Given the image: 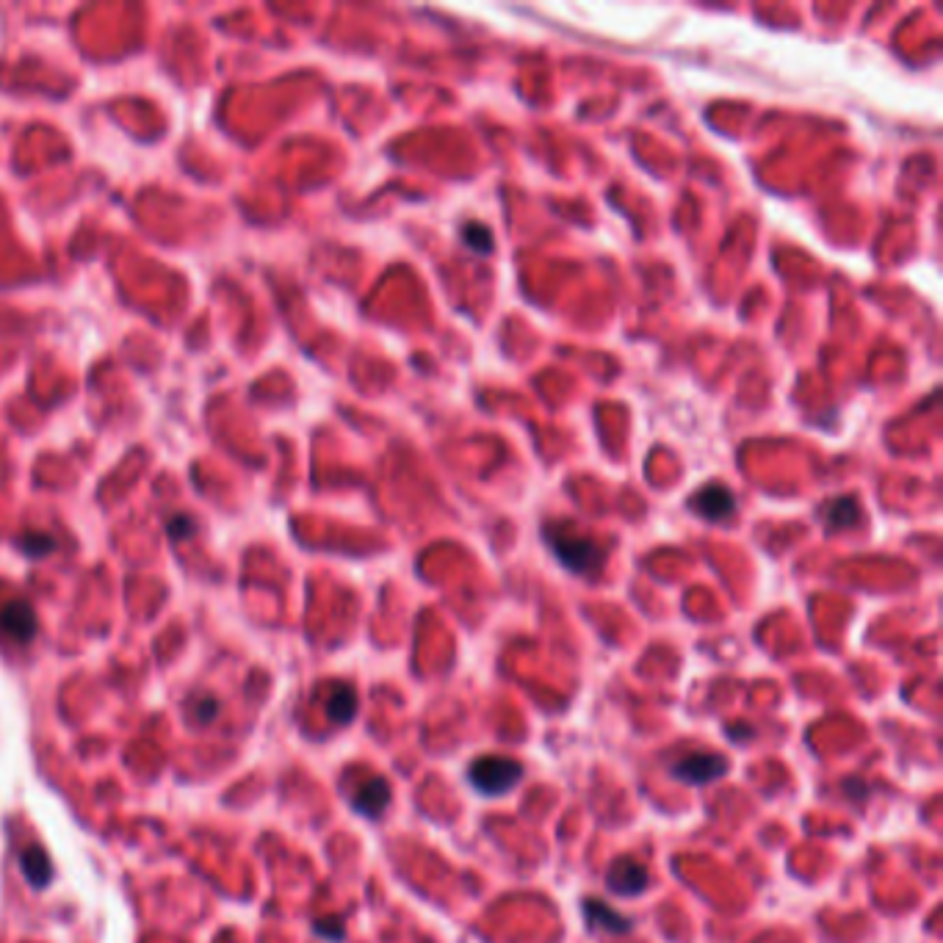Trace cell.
Masks as SVG:
<instances>
[{"label":"cell","mask_w":943,"mask_h":943,"mask_svg":"<svg viewBox=\"0 0 943 943\" xmlns=\"http://www.w3.org/2000/svg\"><path fill=\"white\" fill-rule=\"evenodd\" d=\"M543 537L550 545L556 559L568 570H574V574H596L603 565V556H607L603 548H598L596 539L585 537L568 523H548L543 528Z\"/></svg>","instance_id":"cell-1"},{"label":"cell","mask_w":943,"mask_h":943,"mask_svg":"<svg viewBox=\"0 0 943 943\" xmlns=\"http://www.w3.org/2000/svg\"><path fill=\"white\" fill-rule=\"evenodd\" d=\"M521 778L523 767L512 759H501V756H482L468 767V781L484 797H501V794L512 792Z\"/></svg>","instance_id":"cell-2"},{"label":"cell","mask_w":943,"mask_h":943,"mask_svg":"<svg viewBox=\"0 0 943 943\" xmlns=\"http://www.w3.org/2000/svg\"><path fill=\"white\" fill-rule=\"evenodd\" d=\"M725 772H728V759L719 752L706 750L689 752L673 764V778H678L681 783H689V786H708V783L719 781Z\"/></svg>","instance_id":"cell-3"},{"label":"cell","mask_w":943,"mask_h":943,"mask_svg":"<svg viewBox=\"0 0 943 943\" xmlns=\"http://www.w3.org/2000/svg\"><path fill=\"white\" fill-rule=\"evenodd\" d=\"M647 886H651V875H647L642 860L623 855L609 866L607 888L618 897H640L642 891H647Z\"/></svg>","instance_id":"cell-4"},{"label":"cell","mask_w":943,"mask_h":943,"mask_svg":"<svg viewBox=\"0 0 943 943\" xmlns=\"http://www.w3.org/2000/svg\"><path fill=\"white\" fill-rule=\"evenodd\" d=\"M692 506H695V512L700 517H706V521H725V517H730L736 512V495L730 493L728 487H722V484H708V487H703L700 493L692 499Z\"/></svg>","instance_id":"cell-5"},{"label":"cell","mask_w":943,"mask_h":943,"mask_svg":"<svg viewBox=\"0 0 943 943\" xmlns=\"http://www.w3.org/2000/svg\"><path fill=\"white\" fill-rule=\"evenodd\" d=\"M388 803H390V786L385 778H371L368 783H363V786L352 794V808L357 811L360 816H368V819L383 816L385 808H388Z\"/></svg>","instance_id":"cell-6"},{"label":"cell","mask_w":943,"mask_h":943,"mask_svg":"<svg viewBox=\"0 0 943 943\" xmlns=\"http://www.w3.org/2000/svg\"><path fill=\"white\" fill-rule=\"evenodd\" d=\"M0 625H3V631H7L12 640L31 642L36 634V614L34 609H31V603L12 601L0 612Z\"/></svg>","instance_id":"cell-7"},{"label":"cell","mask_w":943,"mask_h":943,"mask_svg":"<svg viewBox=\"0 0 943 943\" xmlns=\"http://www.w3.org/2000/svg\"><path fill=\"white\" fill-rule=\"evenodd\" d=\"M581 908H585L587 924L596 926V930H607L612 932V935H625V932H631V921L625 919L623 913H618L614 908H609L607 902H601V899H587Z\"/></svg>","instance_id":"cell-8"},{"label":"cell","mask_w":943,"mask_h":943,"mask_svg":"<svg viewBox=\"0 0 943 943\" xmlns=\"http://www.w3.org/2000/svg\"><path fill=\"white\" fill-rule=\"evenodd\" d=\"M20 869H23L25 880L31 882V888H47L53 880V864L51 858H47L45 849L40 847H31L23 849V855H20Z\"/></svg>","instance_id":"cell-9"},{"label":"cell","mask_w":943,"mask_h":943,"mask_svg":"<svg viewBox=\"0 0 943 943\" xmlns=\"http://www.w3.org/2000/svg\"><path fill=\"white\" fill-rule=\"evenodd\" d=\"M326 714H330L332 722L337 725L352 722L354 714H357V692L349 684H337L335 689H332L330 700H326Z\"/></svg>","instance_id":"cell-10"},{"label":"cell","mask_w":943,"mask_h":943,"mask_svg":"<svg viewBox=\"0 0 943 943\" xmlns=\"http://www.w3.org/2000/svg\"><path fill=\"white\" fill-rule=\"evenodd\" d=\"M855 517H858V501L849 499V495H847V499L833 501V504L827 506V523H831L833 528L849 526V523H853Z\"/></svg>","instance_id":"cell-11"},{"label":"cell","mask_w":943,"mask_h":943,"mask_svg":"<svg viewBox=\"0 0 943 943\" xmlns=\"http://www.w3.org/2000/svg\"><path fill=\"white\" fill-rule=\"evenodd\" d=\"M462 238H465L468 247L476 249V253H490V249H493V233L484 225H465Z\"/></svg>","instance_id":"cell-12"},{"label":"cell","mask_w":943,"mask_h":943,"mask_svg":"<svg viewBox=\"0 0 943 943\" xmlns=\"http://www.w3.org/2000/svg\"><path fill=\"white\" fill-rule=\"evenodd\" d=\"M23 550L31 556H45L47 550H53V539L51 537H40V534H29V537L23 539Z\"/></svg>","instance_id":"cell-13"},{"label":"cell","mask_w":943,"mask_h":943,"mask_svg":"<svg viewBox=\"0 0 943 943\" xmlns=\"http://www.w3.org/2000/svg\"><path fill=\"white\" fill-rule=\"evenodd\" d=\"M313 930L319 932L321 937H326V941H332V943L343 941V932H346V930H343L341 921H335V919H330V921H315Z\"/></svg>","instance_id":"cell-14"},{"label":"cell","mask_w":943,"mask_h":943,"mask_svg":"<svg viewBox=\"0 0 943 943\" xmlns=\"http://www.w3.org/2000/svg\"><path fill=\"white\" fill-rule=\"evenodd\" d=\"M194 521L189 515H174L172 521H169V534H172V537H192L194 534Z\"/></svg>","instance_id":"cell-15"},{"label":"cell","mask_w":943,"mask_h":943,"mask_svg":"<svg viewBox=\"0 0 943 943\" xmlns=\"http://www.w3.org/2000/svg\"><path fill=\"white\" fill-rule=\"evenodd\" d=\"M216 711H219V703H216L214 697H203V700H200L197 714H194V719H203V722H211V719L216 717Z\"/></svg>","instance_id":"cell-16"}]
</instances>
